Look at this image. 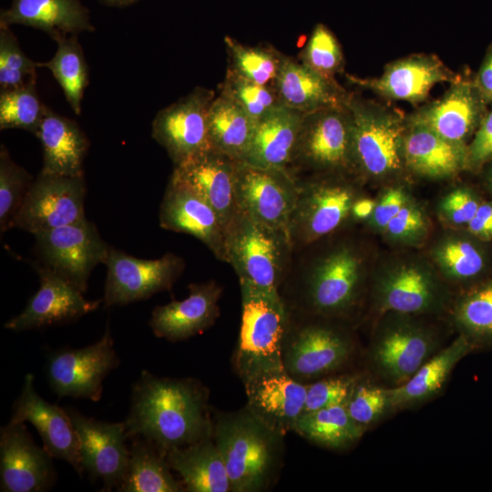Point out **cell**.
Segmentation results:
<instances>
[{"mask_svg":"<svg viewBox=\"0 0 492 492\" xmlns=\"http://www.w3.org/2000/svg\"><path fill=\"white\" fill-rule=\"evenodd\" d=\"M124 424L128 438L144 439L166 455L212 436L208 392L192 378L159 377L142 371Z\"/></svg>","mask_w":492,"mask_h":492,"instance_id":"obj_1","label":"cell"},{"mask_svg":"<svg viewBox=\"0 0 492 492\" xmlns=\"http://www.w3.org/2000/svg\"><path fill=\"white\" fill-rule=\"evenodd\" d=\"M308 247L313 254L300 271V307L308 315L346 321L368 295L369 253L360 241L336 233Z\"/></svg>","mask_w":492,"mask_h":492,"instance_id":"obj_2","label":"cell"},{"mask_svg":"<svg viewBox=\"0 0 492 492\" xmlns=\"http://www.w3.org/2000/svg\"><path fill=\"white\" fill-rule=\"evenodd\" d=\"M367 297L377 317L389 312L435 317L448 313L453 301L450 285L413 249L374 263Z\"/></svg>","mask_w":492,"mask_h":492,"instance_id":"obj_3","label":"cell"},{"mask_svg":"<svg viewBox=\"0 0 492 492\" xmlns=\"http://www.w3.org/2000/svg\"><path fill=\"white\" fill-rule=\"evenodd\" d=\"M218 446L234 492H260L274 480L282 460L283 436L246 406L221 414L213 423Z\"/></svg>","mask_w":492,"mask_h":492,"instance_id":"obj_4","label":"cell"},{"mask_svg":"<svg viewBox=\"0 0 492 492\" xmlns=\"http://www.w3.org/2000/svg\"><path fill=\"white\" fill-rule=\"evenodd\" d=\"M346 106L353 120L356 179L384 186L401 181L408 174L403 159L406 116L354 93Z\"/></svg>","mask_w":492,"mask_h":492,"instance_id":"obj_5","label":"cell"},{"mask_svg":"<svg viewBox=\"0 0 492 492\" xmlns=\"http://www.w3.org/2000/svg\"><path fill=\"white\" fill-rule=\"evenodd\" d=\"M427 316L389 312L377 317L366 350L371 374L385 387H396L444 345Z\"/></svg>","mask_w":492,"mask_h":492,"instance_id":"obj_6","label":"cell"},{"mask_svg":"<svg viewBox=\"0 0 492 492\" xmlns=\"http://www.w3.org/2000/svg\"><path fill=\"white\" fill-rule=\"evenodd\" d=\"M241 323L234 356L243 383L269 372L284 369L282 347L292 313L280 292L240 283Z\"/></svg>","mask_w":492,"mask_h":492,"instance_id":"obj_7","label":"cell"},{"mask_svg":"<svg viewBox=\"0 0 492 492\" xmlns=\"http://www.w3.org/2000/svg\"><path fill=\"white\" fill-rule=\"evenodd\" d=\"M298 179L299 194L288 234L293 253L342 231L352 220L361 182L344 174H313Z\"/></svg>","mask_w":492,"mask_h":492,"instance_id":"obj_8","label":"cell"},{"mask_svg":"<svg viewBox=\"0 0 492 492\" xmlns=\"http://www.w3.org/2000/svg\"><path fill=\"white\" fill-rule=\"evenodd\" d=\"M293 249L287 231L238 212L226 230L225 262L240 283L279 292L292 265Z\"/></svg>","mask_w":492,"mask_h":492,"instance_id":"obj_9","label":"cell"},{"mask_svg":"<svg viewBox=\"0 0 492 492\" xmlns=\"http://www.w3.org/2000/svg\"><path fill=\"white\" fill-rule=\"evenodd\" d=\"M309 316V321L297 325L291 318L282 347L284 370L304 384L342 371L354 356L356 346L343 321Z\"/></svg>","mask_w":492,"mask_h":492,"instance_id":"obj_10","label":"cell"},{"mask_svg":"<svg viewBox=\"0 0 492 492\" xmlns=\"http://www.w3.org/2000/svg\"><path fill=\"white\" fill-rule=\"evenodd\" d=\"M308 169L314 174L355 177L353 120L346 103L303 114L291 172Z\"/></svg>","mask_w":492,"mask_h":492,"instance_id":"obj_11","label":"cell"},{"mask_svg":"<svg viewBox=\"0 0 492 492\" xmlns=\"http://www.w3.org/2000/svg\"><path fill=\"white\" fill-rule=\"evenodd\" d=\"M42 265L83 293L94 268L104 263L109 246L87 220L34 234Z\"/></svg>","mask_w":492,"mask_h":492,"instance_id":"obj_12","label":"cell"},{"mask_svg":"<svg viewBox=\"0 0 492 492\" xmlns=\"http://www.w3.org/2000/svg\"><path fill=\"white\" fill-rule=\"evenodd\" d=\"M298 194V179L290 170L238 161L235 178L237 207L251 219L288 232Z\"/></svg>","mask_w":492,"mask_h":492,"instance_id":"obj_13","label":"cell"},{"mask_svg":"<svg viewBox=\"0 0 492 492\" xmlns=\"http://www.w3.org/2000/svg\"><path fill=\"white\" fill-rule=\"evenodd\" d=\"M104 264L108 271L103 302L107 306L126 305L169 291L185 267L184 261L174 253L145 260L111 246Z\"/></svg>","mask_w":492,"mask_h":492,"instance_id":"obj_14","label":"cell"},{"mask_svg":"<svg viewBox=\"0 0 492 492\" xmlns=\"http://www.w3.org/2000/svg\"><path fill=\"white\" fill-rule=\"evenodd\" d=\"M119 364L108 324L102 337L80 349L54 353L46 365L47 381L59 397L87 398L97 402L103 380Z\"/></svg>","mask_w":492,"mask_h":492,"instance_id":"obj_15","label":"cell"},{"mask_svg":"<svg viewBox=\"0 0 492 492\" xmlns=\"http://www.w3.org/2000/svg\"><path fill=\"white\" fill-rule=\"evenodd\" d=\"M215 96L212 89L196 87L156 114L151 136L166 150L174 166L211 149L208 116Z\"/></svg>","mask_w":492,"mask_h":492,"instance_id":"obj_16","label":"cell"},{"mask_svg":"<svg viewBox=\"0 0 492 492\" xmlns=\"http://www.w3.org/2000/svg\"><path fill=\"white\" fill-rule=\"evenodd\" d=\"M84 176L70 177L39 171L16 218L15 228L33 235L87 220Z\"/></svg>","mask_w":492,"mask_h":492,"instance_id":"obj_17","label":"cell"},{"mask_svg":"<svg viewBox=\"0 0 492 492\" xmlns=\"http://www.w3.org/2000/svg\"><path fill=\"white\" fill-rule=\"evenodd\" d=\"M459 74L451 70L435 54H412L388 63L377 77H359L345 74L353 85L367 89L387 100L424 102L432 87L452 83Z\"/></svg>","mask_w":492,"mask_h":492,"instance_id":"obj_18","label":"cell"},{"mask_svg":"<svg viewBox=\"0 0 492 492\" xmlns=\"http://www.w3.org/2000/svg\"><path fill=\"white\" fill-rule=\"evenodd\" d=\"M75 428L84 472L103 482V490L118 487L128 467L129 448L124 422L108 423L66 408Z\"/></svg>","mask_w":492,"mask_h":492,"instance_id":"obj_19","label":"cell"},{"mask_svg":"<svg viewBox=\"0 0 492 492\" xmlns=\"http://www.w3.org/2000/svg\"><path fill=\"white\" fill-rule=\"evenodd\" d=\"M52 456L38 446L25 423L0 431V488L3 492H43L56 481Z\"/></svg>","mask_w":492,"mask_h":492,"instance_id":"obj_20","label":"cell"},{"mask_svg":"<svg viewBox=\"0 0 492 492\" xmlns=\"http://www.w3.org/2000/svg\"><path fill=\"white\" fill-rule=\"evenodd\" d=\"M39 276V288L25 309L5 323L15 332L61 325L78 320L95 311L103 302L90 301L74 285L42 264L34 263Z\"/></svg>","mask_w":492,"mask_h":492,"instance_id":"obj_21","label":"cell"},{"mask_svg":"<svg viewBox=\"0 0 492 492\" xmlns=\"http://www.w3.org/2000/svg\"><path fill=\"white\" fill-rule=\"evenodd\" d=\"M159 226L190 234L225 261L226 227L213 208L193 189L170 175L159 212Z\"/></svg>","mask_w":492,"mask_h":492,"instance_id":"obj_22","label":"cell"},{"mask_svg":"<svg viewBox=\"0 0 492 492\" xmlns=\"http://www.w3.org/2000/svg\"><path fill=\"white\" fill-rule=\"evenodd\" d=\"M473 77L460 75L438 99L420 107L407 117L450 141L468 144L487 112Z\"/></svg>","mask_w":492,"mask_h":492,"instance_id":"obj_23","label":"cell"},{"mask_svg":"<svg viewBox=\"0 0 492 492\" xmlns=\"http://www.w3.org/2000/svg\"><path fill=\"white\" fill-rule=\"evenodd\" d=\"M9 422L31 423L42 438L43 447L53 458L67 462L78 475L84 473L70 416L66 409L48 403L36 393L31 374L25 377Z\"/></svg>","mask_w":492,"mask_h":492,"instance_id":"obj_24","label":"cell"},{"mask_svg":"<svg viewBox=\"0 0 492 492\" xmlns=\"http://www.w3.org/2000/svg\"><path fill=\"white\" fill-rule=\"evenodd\" d=\"M243 384L246 407L256 417L283 436L293 431L304 410L307 384L284 369L257 375Z\"/></svg>","mask_w":492,"mask_h":492,"instance_id":"obj_25","label":"cell"},{"mask_svg":"<svg viewBox=\"0 0 492 492\" xmlns=\"http://www.w3.org/2000/svg\"><path fill=\"white\" fill-rule=\"evenodd\" d=\"M403 159L408 174L427 179H446L468 170L467 144L444 138L406 115Z\"/></svg>","mask_w":492,"mask_h":492,"instance_id":"obj_26","label":"cell"},{"mask_svg":"<svg viewBox=\"0 0 492 492\" xmlns=\"http://www.w3.org/2000/svg\"><path fill=\"white\" fill-rule=\"evenodd\" d=\"M237 163V160L210 149L174 166L171 173L213 208L226 230L239 212L235 195Z\"/></svg>","mask_w":492,"mask_h":492,"instance_id":"obj_27","label":"cell"},{"mask_svg":"<svg viewBox=\"0 0 492 492\" xmlns=\"http://www.w3.org/2000/svg\"><path fill=\"white\" fill-rule=\"evenodd\" d=\"M190 294L154 308L149 324L153 333L170 342L189 339L210 328L220 314L221 287L214 281L189 285Z\"/></svg>","mask_w":492,"mask_h":492,"instance_id":"obj_28","label":"cell"},{"mask_svg":"<svg viewBox=\"0 0 492 492\" xmlns=\"http://www.w3.org/2000/svg\"><path fill=\"white\" fill-rule=\"evenodd\" d=\"M39 29L54 40L95 31L88 9L80 0H11L0 13V26Z\"/></svg>","mask_w":492,"mask_h":492,"instance_id":"obj_29","label":"cell"},{"mask_svg":"<svg viewBox=\"0 0 492 492\" xmlns=\"http://www.w3.org/2000/svg\"><path fill=\"white\" fill-rule=\"evenodd\" d=\"M485 243L465 229L448 228L431 241L425 255L449 285H465L487 271L490 258Z\"/></svg>","mask_w":492,"mask_h":492,"instance_id":"obj_30","label":"cell"},{"mask_svg":"<svg viewBox=\"0 0 492 492\" xmlns=\"http://www.w3.org/2000/svg\"><path fill=\"white\" fill-rule=\"evenodd\" d=\"M35 136L43 150L40 171L82 177L89 141L77 122L46 107Z\"/></svg>","mask_w":492,"mask_h":492,"instance_id":"obj_31","label":"cell"},{"mask_svg":"<svg viewBox=\"0 0 492 492\" xmlns=\"http://www.w3.org/2000/svg\"><path fill=\"white\" fill-rule=\"evenodd\" d=\"M274 87L283 107L303 114L343 106L350 94L336 79L326 78L288 56Z\"/></svg>","mask_w":492,"mask_h":492,"instance_id":"obj_32","label":"cell"},{"mask_svg":"<svg viewBox=\"0 0 492 492\" xmlns=\"http://www.w3.org/2000/svg\"><path fill=\"white\" fill-rule=\"evenodd\" d=\"M303 113L282 107L256 123L241 162L291 171Z\"/></svg>","mask_w":492,"mask_h":492,"instance_id":"obj_33","label":"cell"},{"mask_svg":"<svg viewBox=\"0 0 492 492\" xmlns=\"http://www.w3.org/2000/svg\"><path fill=\"white\" fill-rule=\"evenodd\" d=\"M463 335L443 346L405 383L387 387L390 413L424 404L441 392L456 364L473 349Z\"/></svg>","mask_w":492,"mask_h":492,"instance_id":"obj_34","label":"cell"},{"mask_svg":"<svg viewBox=\"0 0 492 492\" xmlns=\"http://www.w3.org/2000/svg\"><path fill=\"white\" fill-rule=\"evenodd\" d=\"M171 469L189 492H229L231 485L212 436L167 454Z\"/></svg>","mask_w":492,"mask_h":492,"instance_id":"obj_35","label":"cell"},{"mask_svg":"<svg viewBox=\"0 0 492 492\" xmlns=\"http://www.w3.org/2000/svg\"><path fill=\"white\" fill-rule=\"evenodd\" d=\"M256 122L231 98L215 96L208 116L210 148L241 161L252 138Z\"/></svg>","mask_w":492,"mask_h":492,"instance_id":"obj_36","label":"cell"},{"mask_svg":"<svg viewBox=\"0 0 492 492\" xmlns=\"http://www.w3.org/2000/svg\"><path fill=\"white\" fill-rule=\"evenodd\" d=\"M166 455L151 443L133 438L121 492H182L185 487L171 473Z\"/></svg>","mask_w":492,"mask_h":492,"instance_id":"obj_37","label":"cell"},{"mask_svg":"<svg viewBox=\"0 0 492 492\" xmlns=\"http://www.w3.org/2000/svg\"><path fill=\"white\" fill-rule=\"evenodd\" d=\"M293 431L308 441L331 450L351 447L365 432L351 417L346 403L302 414Z\"/></svg>","mask_w":492,"mask_h":492,"instance_id":"obj_38","label":"cell"},{"mask_svg":"<svg viewBox=\"0 0 492 492\" xmlns=\"http://www.w3.org/2000/svg\"><path fill=\"white\" fill-rule=\"evenodd\" d=\"M448 313L458 333L475 347L492 343V277L453 299Z\"/></svg>","mask_w":492,"mask_h":492,"instance_id":"obj_39","label":"cell"},{"mask_svg":"<svg viewBox=\"0 0 492 492\" xmlns=\"http://www.w3.org/2000/svg\"><path fill=\"white\" fill-rule=\"evenodd\" d=\"M57 48L51 59L38 63L47 68L59 84L75 114L80 115L82 100L88 84V67L77 36H66L55 40Z\"/></svg>","mask_w":492,"mask_h":492,"instance_id":"obj_40","label":"cell"},{"mask_svg":"<svg viewBox=\"0 0 492 492\" xmlns=\"http://www.w3.org/2000/svg\"><path fill=\"white\" fill-rule=\"evenodd\" d=\"M224 45L227 70L259 85L275 86L286 55L270 45L247 46L230 36L224 37Z\"/></svg>","mask_w":492,"mask_h":492,"instance_id":"obj_41","label":"cell"},{"mask_svg":"<svg viewBox=\"0 0 492 492\" xmlns=\"http://www.w3.org/2000/svg\"><path fill=\"white\" fill-rule=\"evenodd\" d=\"M33 176L14 161L4 144L0 146V231L15 228Z\"/></svg>","mask_w":492,"mask_h":492,"instance_id":"obj_42","label":"cell"},{"mask_svg":"<svg viewBox=\"0 0 492 492\" xmlns=\"http://www.w3.org/2000/svg\"><path fill=\"white\" fill-rule=\"evenodd\" d=\"M46 107L39 99L36 82L0 91V129L17 128L35 135Z\"/></svg>","mask_w":492,"mask_h":492,"instance_id":"obj_43","label":"cell"},{"mask_svg":"<svg viewBox=\"0 0 492 492\" xmlns=\"http://www.w3.org/2000/svg\"><path fill=\"white\" fill-rule=\"evenodd\" d=\"M219 93L239 104L256 123L283 107L274 87L253 83L229 70Z\"/></svg>","mask_w":492,"mask_h":492,"instance_id":"obj_44","label":"cell"},{"mask_svg":"<svg viewBox=\"0 0 492 492\" xmlns=\"http://www.w3.org/2000/svg\"><path fill=\"white\" fill-rule=\"evenodd\" d=\"M300 62L329 79H336V75L343 72L345 64L341 44L323 23L316 24L312 30L300 53Z\"/></svg>","mask_w":492,"mask_h":492,"instance_id":"obj_45","label":"cell"},{"mask_svg":"<svg viewBox=\"0 0 492 492\" xmlns=\"http://www.w3.org/2000/svg\"><path fill=\"white\" fill-rule=\"evenodd\" d=\"M431 220L422 205L412 196L382 232L384 240L401 249H416L427 243Z\"/></svg>","mask_w":492,"mask_h":492,"instance_id":"obj_46","label":"cell"},{"mask_svg":"<svg viewBox=\"0 0 492 492\" xmlns=\"http://www.w3.org/2000/svg\"><path fill=\"white\" fill-rule=\"evenodd\" d=\"M351 417L364 430L390 414L387 387L359 375L346 401Z\"/></svg>","mask_w":492,"mask_h":492,"instance_id":"obj_47","label":"cell"},{"mask_svg":"<svg viewBox=\"0 0 492 492\" xmlns=\"http://www.w3.org/2000/svg\"><path fill=\"white\" fill-rule=\"evenodd\" d=\"M37 62L28 58L10 26H0V91L36 82Z\"/></svg>","mask_w":492,"mask_h":492,"instance_id":"obj_48","label":"cell"},{"mask_svg":"<svg viewBox=\"0 0 492 492\" xmlns=\"http://www.w3.org/2000/svg\"><path fill=\"white\" fill-rule=\"evenodd\" d=\"M359 374H333L307 384L303 413L346 403Z\"/></svg>","mask_w":492,"mask_h":492,"instance_id":"obj_49","label":"cell"},{"mask_svg":"<svg viewBox=\"0 0 492 492\" xmlns=\"http://www.w3.org/2000/svg\"><path fill=\"white\" fill-rule=\"evenodd\" d=\"M482 200L473 189L457 186L445 194L437 206L441 220L452 229H465L475 216Z\"/></svg>","mask_w":492,"mask_h":492,"instance_id":"obj_50","label":"cell"},{"mask_svg":"<svg viewBox=\"0 0 492 492\" xmlns=\"http://www.w3.org/2000/svg\"><path fill=\"white\" fill-rule=\"evenodd\" d=\"M411 197L402 181L385 185L365 224L371 231L382 234L390 220L399 212Z\"/></svg>","mask_w":492,"mask_h":492,"instance_id":"obj_51","label":"cell"},{"mask_svg":"<svg viewBox=\"0 0 492 492\" xmlns=\"http://www.w3.org/2000/svg\"><path fill=\"white\" fill-rule=\"evenodd\" d=\"M492 160V108L486 113L467 144L468 171H479Z\"/></svg>","mask_w":492,"mask_h":492,"instance_id":"obj_52","label":"cell"},{"mask_svg":"<svg viewBox=\"0 0 492 492\" xmlns=\"http://www.w3.org/2000/svg\"><path fill=\"white\" fill-rule=\"evenodd\" d=\"M465 230L484 242L492 241V201L482 200Z\"/></svg>","mask_w":492,"mask_h":492,"instance_id":"obj_53","label":"cell"},{"mask_svg":"<svg viewBox=\"0 0 492 492\" xmlns=\"http://www.w3.org/2000/svg\"><path fill=\"white\" fill-rule=\"evenodd\" d=\"M474 83L487 105L492 106V44L488 46Z\"/></svg>","mask_w":492,"mask_h":492,"instance_id":"obj_54","label":"cell"},{"mask_svg":"<svg viewBox=\"0 0 492 492\" xmlns=\"http://www.w3.org/2000/svg\"><path fill=\"white\" fill-rule=\"evenodd\" d=\"M375 206V200L362 196L354 204L352 220H367Z\"/></svg>","mask_w":492,"mask_h":492,"instance_id":"obj_55","label":"cell"},{"mask_svg":"<svg viewBox=\"0 0 492 492\" xmlns=\"http://www.w3.org/2000/svg\"><path fill=\"white\" fill-rule=\"evenodd\" d=\"M102 4L108 6L122 7L137 3L138 0H99Z\"/></svg>","mask_w":492,"mask_h":492,"instance_id":"obj_56","label":"cell"},{"mask_svg":"<svg viewBox=\"0 0 492 492\" xmlns=\"http://www.w3.org/2000/svg\"><path fill=\"white\" fill-rule=\"evenodd\" d=\"M486 171H485V183L487 185V190L492 193V160L487 163L486 166Z\"/></svg>","mask_w":492,"mask_h":492,"instance_id":"obj_57","label":"cell"}]
</instances>
